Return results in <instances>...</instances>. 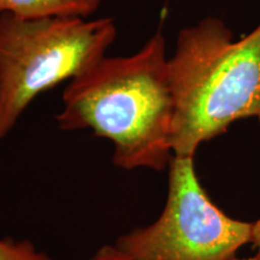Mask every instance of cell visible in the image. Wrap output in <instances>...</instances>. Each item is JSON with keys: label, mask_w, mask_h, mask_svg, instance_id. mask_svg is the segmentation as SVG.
<instances>
[{"label": "cell", "mask_w": 260, "mask_h": 260, "mask_svg": "<svg viewBox=\"0 0 260 260\" xmlns=\"http://www.w3.org/2000/svg\"><path fill=\"white\" fill-rule=\"evenodd\" d=\"M61 102L58 128L111 141L115 167L162 171L170 164L174 102L161 29L136 53L103 57L68 82Z\"/></svg>", "instance_id": "6da1fadb"}, {"label": "cell", "mask_w": 260, "mask_h": 260, "mask_svg": "<svg viewBox=\"0 0 260 260\" xmlns=\"http://www.w3.org/2000/svg\"><path fill=\"white\" fill-rule=\"evenodd\" d=\"M169 74L174 155L194 157L237 119L260 123V24L236 41L218 18L182 29Z\"/></svg>", "instance_id": "7a4b0ae2"}, {"label": "cell", "mask_w": 260, "mask_h": 260, "mask_svg": "<svg viewBox=\"0 0 260 260\" xmlns=\"http://www.w3.org/2000/svg\"><path fill=\"white\" fill-rule=\"evenodd\" d=\"M116 37L112 17L0 16V141L35 98L89 70Z\"/></svg>", "instance_id": "3957f363"}, {"label": "cell", "mask_w": 260, "mask_h": 260, "mask_svg": "<svg viewBox=\"0 0 260 260\" xmlns=\"http://www.w3.org/2000/svg\"><path fill=\"white\" fill-rule=\"evenodd\" d=\"M252 228L213 204L198 178L194 157L174 155L161 214L123 234L115 245L126 260H232L251 242Z\"/></svg>", "instance_id": "277c9868"}, {"label": "cell", "mask_w": 260, "mask_h": 260, "mask_svg": "<svg viewBox=\"0 0 260 260\" xmlns=\"http://www.w3.org/2000/svg\"><path fill=\"white\" fill-rule=\"evenodd\" d=\"M102 0H0V16L19 18L47 17L89 18L99 9Z\"/></svg>", "instance_id": "5b68a950"}, {"label": "cell", "mask_w": 260, "mask_h": 260, "mask_svg": "<svg viewBox=\"0 0 260 260\" xmlns=\"http://www.w3.org/2000/svg\"><path fill=\"white\" fill-rule=\"evenodd\" d=\"M0 260H53L30 240L0 237Z\"/></svg>", "instance_id": "8992f818"}, {"label": "cell", "mask_w": 260, "mask_h": 260, "mask_svg": "<svg viewBox=\"0 0 260 260\" xmlns=\"http://www.w3.org/2000/svg\"><path fill=\"white\" fill-rule=\"evenodd\" d=\"M88 260H126V256L116 245H105L100 247Z\"/></svg>", "instance_id": "52a82bcc"}, {"label": "cell", "mask_w": 260, "mask_h": 260, "mask_svg": "<svg viewBox=\"0 0 260 260\" xmlns=\"http://www.w3.org/2000/svg\"><path fill=\"white\" fill-rule=\"evenodd\" d=\"M251 242L255 246V248L258 249L255 256H258V258L260 259V219L256 220L255 223H253Z\"/></svg>", "instance_id": "ba28073f"}, {"label": "cell", "mask_w": 260, "mask_h": 260, "mask_svg": "<svg viewBox=\"0 0 260 260\" xmlns=\"http://www.w3.org/2000/svg\"><path fill=\"white\" fill-rule=\"evenodd\" d=\"M232 260H260L258 256H254V258H245V259H237V258H234Z\"/></svg>", "instance_id": "9c48e42d"}]
</instances>
